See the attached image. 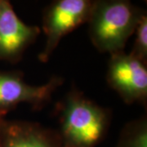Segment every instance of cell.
<instances>
[{"label":"cell","mask_w":147,"mask_h":147,"mask_svg":"<svg viewBox=\"0 0 147 147\" xmlns=\"http://www.w3.org/2000/svg\"><path fill=\"white\" fill-rule=\"evenodd\" d=\"M62 147H96L103 141L111 122L109 109L88 99L73 88L59 103Z\"/></svg>","instance_id":"1"},{"label":"cell","mask_w":147,"mask_h":147,"mask_svg":"<svg viewBox=\"0 0 147 147\" xmlns=\"http://www.w3.org/2000/svg\"><path fill=\"white\" fill-rule=\"evenodd\" d=\"M146 12L127 0H93L87 22L92 45L101 53L124 52L127 40Z\"/></svg>","instance_id":"2"},{"label":"cell","mask_w":147,"mask_h":147,"mask_svg":"<svg viewBox=\"0 0 147 147\" xmlns=\"http://www.w3.org/2000/svg\"><path fill=\"white\" fill-rule=\"evenodd\" d=\"M93 0H56L43 11L42 29L46 37L38 59L47 62L64 37L88 21Z\"/></svg>","instance_id":"3"},{"label":"cell","mask_w":147,"mask_h":147,"mask_svg":"<svg viewBox=\"0 0 147 147\" xmlns=\"http://www.w3.org/2000/svg\"><path fill=\"white\" fill-rule=\"evenodd\" d=\"M106 81L126 104H146V64L124 52L110 55Z\"/></svg>","instance_id":"4"},{"label":"cell","mask_w":147,"mask_h":147,"mask_svg":"<svg viewBox=\"0 0 147 147\" xmlns=\"http://www.w3.org/2000/svg\"><path fill=\"white\" fill-rule=\"evenodd\" d=\"M63 83L60 77H53L46 84L30 85L17 72H0V118L16 106L26 103L40 108L48 102L54 92Z\"/></svg>","instance_id":"5"},{"label":"cell","mask_w":147,"mask_h":147,"mask_svg":"<svg viewBox=\"0 0 147 147\" xmlns=\"http://www.w3.org/2000/svg\"><path fill=\"white\" fill-rule=\"evenodd\" d=\"M39 34L38 27L21 21L9 1L0 0V60L18 62Z\"/></svg>","instance_id":"6"},{"label":"cell","mask_w":147,"mask_h":147,"mask_svg":"<svg viewBox=\"0 0 147 147\" xmlns=\"http://www.w3.org/2000/svg\"><path fill=\"white\" fill-rule=\"evenodd\" d=\"M0 147H62L58 131L34 122L5 120Z\"/></svg>","instance_id":"7"},{"label":"cell","mask_w":147,"mask_h":147,"mask_svg":"<svg viewBox=\"0 0 147 147\" xmlns=\"http://www.w3.org/2000/svg\"><path fill=\"white\" fill-rule=\"evenodd\" d=\"M115 147H147L146 115L127 123L121 130Z\"/></svg>","instance_id":"8"},{"label":"cell","mask_w":147,"mask_h":147,"mask_svg":"<svg viewBox=\"0 0 147 147\" xmlns=\"http://www.w3.org/2000/svg\"><path fill=\"white\" fill-rule=\"evenodd\" d=\"M135 39L130 53L142 62L147 65V15L146 12L139 21L134 34Z\"/></svg>","instance_id":"9"},{"label":"cell","mask_w":147,"mask_h":147,"mask_svg":"<svg viewBox=\"0 0 147 147\" xmlns=\"http://www.w3.org/2000/svg\"><path fill=\"white\" fill-rule=\"evenodd\" d=\"M4 119L0 118V145H1V137H2V128H3V123Z\"/></svg>","instance_id":"10"}]
</instances>
